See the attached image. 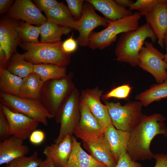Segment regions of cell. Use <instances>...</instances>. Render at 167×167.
<instances>
[{"mask_svg": "<svg viewBox=\"0 0 167 167\" xmlns=\"http://www.w3.org/2000/svg\"><path fill=\"white\" fill-rule=\"evenodd\" d=\"M166 1H167V0H166Z\"/></svg>", "mask_w": 167, "mask_h": 167, "instance_id": "bcb514c9", "label": "cell"}, {"mask_svg": "<svg viewBox=\"0 0 167 167\" xmlns=\"http://www.w3.org/2000/svg\"><path fill=\"white\" fill-rule=\"evenodd\" d=\"M23 78L10 73L6 68L0 67L1 92L18 96Z\"/></svg>", "mask_w": 167, "mask_h": 167, "instance_id": "484cf974", "label": "cell"}, {"mask_svg": "<svg viewBox=\"0 0 167 167\" xmlns=\"http://www.w3.org/2000/svg\"><path fill=\"white\" fill-rule=\"evenodd\" d=\"M29 138L31 143L34 145H39L44 141L45 139V133L42 130H35L31 133Z\"/></svg>", "mask_w": 167, "mask_h": 167, "instance_id": "74e56055", "label": "cell"}, {"mask_svg": "<svg viewBox=\"0 0 167 167\" xmlns=\"http://www.w3.org/2000/svg\"><path fill=\"white\" fill-rule=\"evenodd\" d=\"M78 43L73 38V34L71 36L63 42L62 47L63 51L65 52L71 54L76 50Z\"/></svg>", "mask_w": 167, "mask_h": 167, "instance_id": "f35d334b", "label": "cell"}, {"mask_svg": "<svg viewBox=\"0 0 167 167\" xmlns=\"http://www.w3.org/2000/svg\"><path fill=\"white\" fill-rule=\"evenodd\" d=\"M166 118L160 113L143 115L139 124L131 132L127 152L135 161L151 160L154 154L150 149L152 139L156 135H161L167 137Z\"/></svg>", "mask_w": 167, "mask_h": 167, "instance_id": "6da1fadb", "label": "cell"}, {"mask_svg": "<svg viewBox=\"0 0 167 167\" xmlns=\"http://www.w3.org/2000/svg\"><path fill=\"white\" fill-rule=\"evenodd\" d=\"M33 72L44 82L51 79L62 78L67 74L66 67L51 64H34Z\"/></svg>", "mask_w": 167, "mask_h": 167, "instance_id": "4316f807", "label": "cell"}, {"mask_svg": "<svg viewBox=\"0 0 167 167\" xmlns=\"http://www.w3.org/2000/svg\"><path fill=\"white\" fill-rule=\"evenodd\" d=\"M72 152L67 163L64 167H108L87 153L75 136L72 135Z\"/></svg>", "mask_w": 167, "mask_h": 167, "instance_id": "ffe728a7", "label": "cell"}, {"mask_svg": "<svg viewBox=\"0 0 167 167\" xmlns=\"http://www.w3.org/2000/svg\"><path fill=\"white\" fill-rule=\"evenodd\" d=\"M147 38L151 39L153 43L157 40L150 25L147 22L136 30L122 33L114 49L116 60L133 66H138V54Z\"/></svg>", "mask_w": 167, "mask_h": 167, "instance_id": "7a4b0ae2", "label": "cell"}, {"mask_svg": "<svg viewBox=\"0 0 167 167\" xmlns=\"http://www.w3.org/2000/svg\"><path fill=\"white\" fill-rule=\"evenodd\" d=\"M17 20L6 17L0 20V49L6 54L7 63L21 42L17 29L19 23Z\"/></svg>", "mask_w": 167, "mask_h": 167, "instance_id": "9a60e30c", "label": "cell"}, {"mask_svg": "<svg viewBox=\"0 0 167 167\" xmlns=\"http://www.w3.org/2000/svg\"><path fill=\"white\" fill-rule=\"evenodd\" d=\"M62 41L54 43L21 42L19 45L25 52L24 59L33 64H51L66 67L71 62V54L62 49Z\"/></svg>", "mask_w": 167, "mask_h": 167, "instance_id": "3957f363", "label": "cell"}, {"mask_svg": "<svg viewBox=\"0 0 167 167\" xmlns=\"http://www.w3.org/2000/svg\"><path fill=\"white\" fill-rule=\"evenodd\" d=\"M145 16L146 22L149 24L156 36L158 44L164 48V37L167 31L166 0H161L155 5Z\"/></svg>", "mask_w": 167, "mask_h": 167, "instance_id": "2e32d148", "label": "cell"}, {"mask_svg": "<svg viewBox=\"0 0 167 167\" xmlns=\"http://www.w3.org/2000/svg\"><path fill=\"white\" fill-rule=\"evenodd\" d=\"M72 135H67L59 143L45 147L43 153L56 167H64L67 163L72 150Z\"/></svg>", "mask_w": 167, "mask_h": 167, "instance_id": "e0dca14e", "label": "cell"}, {"mask_svg": "<svg viewBox=\"0 0 167 167\" xmlns=\"http://www.w3.org/2000/svg\"><path fill=\"white\" fill-rule=\"evenodd\" d=\"M166 53L165 54L164 60L167 63V48H165Z\"/></svg>", "mask_w": 167, "mask_h": 167, "instance_id": "f6af8a7d", "label": "cell"}, {"mask_svg": "<svg viewBox=\"0 0 167 167\" xmlns=\"http://www.w3.org/2000/svg\"><path fill=\"white\" fill-rule=\"evenodd\" d=\"M17 29L21 42L35 43L40 42L38 38L40 35V26L23 22L19 23Z\"/></svg>", "mask_w": 167, "mask_h": 167, "instance_id": "f546056e", "label": "cell"}, {"mask_svg": "<svg viewBox=\"0 0 167 167\" xmlns=\"http://www.w3.org/2000/svg\"><path fill=\"white\" fill-rule=\"evenodd\" d=\"M33 2L41 11L45 13L59 3L55 0H35Z\"/></svg>", "mask_w": 167, "mask_h": 167, "instance_id": "8d00e7d4", "label": "cell"}, {"mask_svg": "<svg viewBox=\"0 0 167 167\" xmlns=\"http://www.w3.org/2000/svg\"><path fill=\"white\" fill-rule=\"evenodd\" d=\"M44 83L38 75L32 73L23 78L18 96L40 101L41 92Z\"/></svg>", "mask_w": 167, "mask_h": 167, "instance_id": "7402d4cb", "label": "cell"}, {"mask_svg": "<svg viewBox=\"0 0 167 167\" xmlns=\"http://www.w3.org/2000/svg\"><path fill=\"white\" fill-rule=\"evenodd\" d=\"M73 134L81 139L90 155L108 167H115L117 162L110 151L104 133L90 132L76 127Z\"/></svg>", "mask_w": 167, "mask_h": 167, "instance_id": "9c48e42d", "label": "cell"}, {"mask_svg": "<svg viewBox=\"0 0 167 167\" xmlns=\"http://www.w3.org/2000/svg\"><path fill=\"white\" fill-rule=\"evenodd\" d=\"M45 14L48 21L61 26L71 28L72 24L76 20L68 7L62 2H59Z\"/></svg>", "mask_w": 167, "mask_h": 167, "instance_id": "603a6c76", "label": "cell"}, {"mask_svg": "<svg viewBox=\"0 0 167 167\" xmlns=\"http://www.w3.org/2000/svg\"><path fill=\"white\" fill-rule=\"evenodd\" d=\"M131 88L128 84L123 85L115 88L107 93L102 95L101 97L106 100L112 97L126 99L129 95Z\"/></svg>", "mask_w": 167, "mask_h": 167, "instance_id": "d6a6232c", "label": "cell"}, {"mask_svg": "<svg viewBox=\"0 0 167 167\" xmlns=\"http://www.w3.org/2000/svg\"><path fill=\"white\" fill-rule=\"evenodd\" d=\"M141 16L136 11L130 16L111 21L105 29L91 32L88 46L93 50H101L107 47L116 41L118 34L138 29Z\"/></svg>", "mask_w": 167, "mask_h": 167, "instance_id": "277c9868", "label": "cell"}, {"mask_svg": "<svg viewBox=\"0 0 167 167\" xmlns=\"http://www.w3.org/2000/svg\"><path fill=\"white\" fill-rule=\"evenodd\" d=\"M0 103L11 111L32 118L47 126L48 119L55 118L50 113L40 101L20 97L0 92Z\"/></svg>", "mask_w": 167, "mask_h": 167, "instance_id": "ba28073f", "label": "cell"}, {"mask_svg": "<svg viewBox=\"0 0 167 167\" xmlns=\"http://www.w3.org/2000/svg\"><path fill=\"white\" fill-rule=\"evenodd\" d=\"M39 167H56L53 162L49 158L46 157L42 161Z\"/></svg>", "mask_w": 167, "mask_h": 167, "instance_id": "7bdbcfd3", "label": "cell"}, {"mask_svg": "<svg viewBox=\"0 0 167 167\" xmlns=\"http://www.w3.org/2000/svg\"><path fill=\"white\" fill-rule=\"evenodd\" d=\"M161 0H138L129 7L130 11L136 10L141 15H146L153 6Z\"/></svg>", "mask_w": 167, "mask_h": 167, "instance_id": "1f68e13d", "label": "cell"}, {"mask_svg": "<svg viewBox=\"0 0 167 167\" xmlns=\"http://www.w3.org/2000/svg\"><path fill=\"white\" fill-rule=\"evenodd\" d=\"M103 91L98 87L87 89L80 94V100L88 106L101 126L105 129L112 123L107 108L101 101Z\"/></svg>", "mask_w": 167, "mask_h": 167, "instance_id": "5bb4252c", "label": "cell"}, {"mask_svg": "<svg viewBox=\"0 0 167 167\" xmlns=\"http://www.w3.org/2000/svg\"><path fill=\"white\" fill-rule=\"evenodd\" d=\"M164 45L165 46V48H167V31L164 36Z\"/></svg>", "mask_w": 167, "mask_h": 167, "instance_id": "ee69618b", "label": "cell"}, {"mask_svg": "<svg viewBox=\"0 0 167 167\" xmlns=\"http://www.w3.org/2000/svg\"><path fill=\"white\" fill-rule=\"evenodd\" d=\"M114 1L118 5L125 8L129 7L134 2L133 1L131 0H115Z\"/></svg>", "mask_w": 167, "mask_h": 167, "instance_id": "b9f144b4", "label": "cell"}, {"mask_svg": "<svg viewBox=\"0 0 167 167\" xmlns=\"http://www.w3.org/2000/svg\"><path fill=\"white\" fill-rule=\"evenodd\" d=\"M164 56L148 41H145L138 54V66L151 74L159 84L167 79V63L164 60Z\"/></svg>", "mask_w": 167, "mask_h": 167, "instance_id": "30bf717a", "label": "cell"}, {"mask_svg": "<svg viewBox=\"0 0 167 167\" xmlns=\"http://www.w3.org/2000/svg\"><path fill=\"white\" fill-rule=\"evenodd\" d=\"M142 165L133 161L127 152H125L120 156L115 167H142Z\"/></svg>", "mask_w": 167, "mask_h": 167, "instance_id": "e575fe53", "label": "cell"}, {"mask_svg": "<svg viewBox=\"0 0 167 167\" xmlns=\"http://www.w3.org/2000/svg\"><path fill=\"white\" fill-rule=\"evenodd\" d=\"M23 140L11 135L0 142V165L8 164L18 158L25 156L29 152Z\"/></svg>", "mask_w": 167, "mask_h": 167, "instance_id": "ac0fdd59", "label": "cell"}, {"mask_svg": "<svg viewBox=\"0 0 167 167\" xmlns=\"http://www.w3.org/2000/svg\"><path fill=\"white\" fill-rule=\"evenodd\" d=\"M167 97V79L162 83L155 85L135 96V99L147 106L152 102Z\"/></svg>", "mask_w": 167, "mask_h": 167, "instance_id": "f1b7e54d", "label": "cell"}, {"mask_svg": "<svg viewBox=\"0 0 167 167\" xmlns=\"http://www.w3.org/2000/svg\"><path fill=\"white\" fill-rule=\"evenodd\" d=\"M73 74L70 72L65 77L44 82L40 101L48 112L54 116L75 87Z\"/></svg>", "mask_w": 167, "mask_h": 167, "instance_id": "5b68a950", "label": "cell"}, {"mask_svg": "<svg viewBox=\"0 0 167 167\" xmlns=\"http://www.w3.org/2000/svg\"><path fill=\"white\" fill-rule=\"evenodd\" d=\"M153 158L156 160L154 167H167V153L154 154Z\"/></svg>", "mask_w": 167, "mask_h": 167, "instance_id": "ab89813d", "label": "cell"}, {"mask_svg": "<svg viewBox=\"0 0 167 167\" xmlns=\"http://www.w3.org/2000/svg\"><path fill=\"white\" fill-rule=\"evenodd\" d=\"M94 8L102 13L106 19L115 21L133 14L132 11L118 5L113 0H87Z\"/></svg>", "mask_w": 167, "mask_h": 167, "instance_id": "44dd1931", "label": "cell"}, {"mask_svg": "<svg viewBox=\"0 0 167 167\" xmlns=\"http://www.w3.org/2000/svg\"><path fill=\"white\" fill-rule=\"evenodd\" d=\"M42 161L35 151L29 156H24L14 160L5 167H39Z\"/></svg>", "mask_w": 167, "mask_h": 167, "instance_id": "4dcf8cb0", "label": "cell"}, {"mask_svg": "<svg viewBox=\"0 0 167 167\" xmlns=\"http://www.w3.org/2000/svg\"><path fill=\"white\" fill-rule=\"evenodd\" d=\"M80 94L75 87L64 102L55 116L57 123L60 124L59 134L54 141L58 143L67 135H72L80 119Z\"/></svg>", "mask_w": 167, "mask_h": 167, "instance_id": "52a82bcc", "label": "cell"}, {"mask_svg": "<svg viewBox=\"0 0 167 167\" xmlns=\"http://www.w3.org/2000/svg\"><path fill=\"white\" fill-rule=\"evenodd\" d=\"M5 17L16 20H23L30 24L39 26L48 21L46 16L30 0H15Z\"/></svg>", "mask_w": 167, "mask_h": 167, "instance_id": "7c38bea8", "label": "cell"}, {"mask_svg": "<svg viewBox=\"0 0 167 167\" xmlns=\"http://www.w3.org/2000/svg\"><path fill=\"white\" fill-rule=\"evenodd\" d=\"M33 65L26 61L23 54L17 52L11 58L6 69L12 74L23 78L33 73Z\"/></svg>", "mask_w": 167, "mask_h": 167, "instance_id": "83f0119b", "label": "cell"}, {"mask_svg": "<svg viewBox=\"0 0 167 167\" xmlns=\"http://www.w3.org/2000/svg\"><path fill=\"white\" fill-rule=\"evenodd\" d=\"M111 21L97 14L92 5L85 0L81 17L73 23L71 28L79 32L76 40L78 44L85 47L88 46V38L92 31L100 26L106 27Z\"/></svg>", "mask_w": 167, "mask_h": 167, "instance_id": "8fae6325", "label": "cell"}, {"mask_svg": "<svg viewBox=\"0 0 167 167\" xmlns=\"http://www.w3.org/2000/svg\"><path fill=\"white\" fill-rule=\"evenodd\" d=\"M68 8L71 15L76 20L81 17L84 3L83 0H66Z\"/></svg>", "mask_w": 167, "mask_h": 167, "instance_id": "836d02e7", "label": "cell"}, {"mask_svg": "<svg viewBox=\"0 0 167 167\" xmlns=\"http://www.w3.org/2000/svg\"><path fill=\"white\" fill-rule=\"evenodd\" d=\"M0 108L8 122L11 135L24 140L29 138L31 133L38 126L39 123L32 118L14 112L1 103Z\"/></svg>", "mask_w": 167, "mask_h": 167, "instance_id": "4fadbf2b", "label": "cell"}, {"mask_svg": "<svg viewBox=\"0 0 167 167\" xmlns=\"http://www.w3.org/2000/svg\"><path fill=\"white\" fill-rule=\"evenodd\" d=\"M13 2L11 0H0V14L2 15L7 10Z\"/></svg>", "mask_w": 167, "mask_h": 167, "instance_id": "60d3db41", "label": "cell"}, {"mask_svg": "<svg viewBox=\"0 0 167 167\" xmlns=\"http://www.w3.org/2000/svg\"><path fill=\"white\" fill-rule=\"evenodd\" d=\"M41 42L54 43L61 41L63 35L70 33L72 29L59 26L47 21L40 26Z\"/></svg>", "mask_w": 167, "mask_h": 167, "instance_id": "cb8c5ba5", "label": "cell"}, {"mask_svg": "<svg viewBox=\"0 0 167 167\" xmlns=\"http://www.w3.org/2000/svg\"><path fill=\"white\" fill-rule=\"evenodd\" d=\"M11 136L9 124L0 108V140L1 141Z\"/></svg>", "mask_w": 167, "mask_h": 167, "instance_id": "d590c367", "label": "cell"}, {"mask_svg": "<svg viewBox=\"0 0 167 167\" xmlns=\"http://www.w3.org/2000/svg\"><path fill=\"white\" fill-rule=\"evenodd\" d=\"M80 109V119L77 127L90 132L104 133L105 129L92 113L85 104L81 100Z\"/></svg>", "mask_w": 167, "mask_h": 167, "instance_id": "d4e9b609", "label": "cell"}, {"mask_svg": "<svg viewBox=\"0 0 167 167\" xmlns=\"http://www.w3.org/2000/svg\"><path fill=\"white\" fill-rule=\"evenodd\" d=\"M105 105L112 124L117 130L130 132L142 120L143 105L140 101L131 102L123 105L119 102H106Z\"/></svg>", "mask_w": 167, "mask_h": 167, "instance_id": "8992f818", "label": "cell"}, {"mask_svg": "<svg viewBox=\"0 0 167 167\" xmlns=\"http://www.w3.org/2000/svg\"><path fill=\"white\" fill-rule=\"evenodd\" d=\"M105 138L115 161L121 154L127 152L130 132L116 129L112 123L104 131Z\"/></svg>", "mask_w": 167, "mask_h": 167, "instance_id": "d6986e66", "label": "cell"}]
</instances>
